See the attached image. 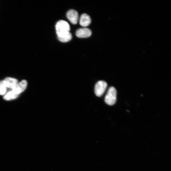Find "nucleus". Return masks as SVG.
<instances>
[{
  "instance_id": "nucleus-1",
  "label": "nucleus",
  "mask_w": 171,
  "mask_h": 171,
  "mask_svg": "<svg viewBox=\"0 0 171 171\" xmlns=\"http://www.w3.org/2000/svg\"><path fill=\"white\" fill-rule=\"evenodd\" d=\"M55 29L58 36H61L69 33L70 30V27L67 22L61 20L57 23Z\"/></svg>"
},
{
  "instance_id": "nucleus-2",
  "label": "nucleus",
  "mask_w": 171,
  "mask_h": 171,
  "mask_svg": "<svg viewBox=\"0 0 171 171\" xmlns=\"http://www.w3.org/2000/svg\"><path fill=\"white\" fill-rule=\"evenodd\" d=\"M117 92L116 88L113 87H109L105 97V103L110 106L115 104L117 100Z\"/></svg>"
},
{
  "instance_id": "nucleus-3",
  "label": "nucleus",
  "mask_w": 171,
  "mask_h": 171,
  "mask_svg": "<svg viewBox=\"0 0 171 171\" xmlns=\"http://www.w3.org/2000/svg\"><path fill=\"white\" fill-rule=\"evenodd\" d=\"M107 86V84L105 81H98L95 85L94 87V92L96 96L98 97L102 96L106 90Z\"/></svg>"
},
{
  "instance_id": "nucleus-4",
  "label": "nucleus",
  "mask_w": 171,
  "mask_h": 171,
  "mask_svg": "<svg viewBox=\"0 0 171 171\" xmlns=\"http://www.w3.org/2000/svg\"><path fill=\"white\" fill-rule=\"evenodd\" d=\"M67 17L69 21L72 24H75L77 23L78 14L77 11L73 9L69 10L67 13Z\"/></svg>"
},
{
  "instance_id": "nucleus-5",
  "label": "nucleus",
  "mask_w": 171,
  "mask_h": 171,
  "mask_svg": "<svg viewBox=\"0 0 171 171\" xmlns=\"http://www.w3.org/2000/svg\"><path fill=\"white\" fill-rule=\"evenodd\" d=\"M27 85V81L23 80L12 89V91L15 93L18 94L24 92L26 88Z\"/></svg>"
},
{
  "instance_id": "nucleus-6",
  "label": "nucleus",
  "mask_w": 171,
  "mask_h": 171,
  "mask_svg": "<svg viewBox=\"0 0 171 171\" xmlns=\"http://www.w3.org/2000/svg\"><path fill=\"white\" fill-rule=\"evenodd\" d=\"M75 34L79 38H87L91 36L92 31L90 29L87 28H81L76 31Z\"/></svg>"
},
{
  "instance_id": "nucleus-7",
  "label": "nucleus",
  "mask_w": 171,
  "mask_h": 171,
  "mask_svg": "<svg viewBox=\"0 0 171 171\" xmlns=\"http://www.w3.org/2000/svg\"><path fill=\"white\" fill-rule=\"evenodd\" d=\"M91 23V18L88 15L84 14L81 15L80 20V24L81 26L87 27Z\"/></svg>"
},
{
  "instance_id": "nucleus-8",
  "label": "nucleus",
  "mask_w": 171,
  "mask_h": 171,
  "mask_svg": "<svg viewBox=\"0 0 171 171\" xmlns=\"http://www.w3.org/2000/svg\"><path fill=\"white\" fill-rule=\"evenodd\" d=\"M4 81L6 87L12 89L15 87L18 82L16 79L11 78H5Z\"/></svg>"
},
{
  "instance_id": "nucleus-9",
  "label": "nucleus",
  "mask_w": 171,
  "mask_h": 171,
  "mask_svg": "<svg viewBox=\"0 0 171 171\" xmlns=\"http://www.w3.org/2000/svg\"><path fill=\"white\" fill-rule=\"evenodd\" d=\"M59 41L63 43H66L71 41L72 39V34L70 32L61 36H58Z\"/></svg>"
},
{
  "instance_id": "nucleus-10",
  "label": "nucleus",
  "mask_w": 171,
  "mask_h": 171,
  "mask_svg": "<svg viewBox=\"0 0 171 171\" xmlns=\"http://www.w3.org/2000/svg\"><path fill=\"white\" fill-rule=\"evenodd\" d=\"M18 94L14 93L12 91L8 92L4 97V100H10L17 98L18 96Z\"/></svg>"
},
{
  "instance_id": "nucleus-11",
  "label": "nucleus",
  "mask_w": 171,
  "mask_h": 171,
  "mask_svg": "<svg viewBox=\"0 0 171 171\" xmlns=\"http://www.w3.org/2000/svg\"><path fill=\"white\" fill-rule=\"evenodd\" d=\"M7 87L5 84L4 81H0V95H4L6 93Z\"/></svg>"
}]
</instances>
